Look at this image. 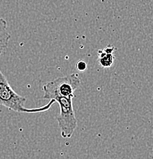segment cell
<instances>
[{
  "mask_svg": "<svg viewBox=\"0 0 153 159\" xmlns=\"http://www.w3.org/2000/svg\"><path fill=\"white\" fill-rule=\"evenodd\" d=\"M26 102L27 98L18 94L12 89L6 76L0 70V105L2 107L19 113L33 114L46 112L56 102L53 99H50V102L44 107L28 109L24 106Z\"/></svg>",
  "mask_w": 153,
  "mask_h": 159,
  "instance_id": "cell-1",
  "label": "cell"
},
{
  "mask_svg": "<svg viewBox=\"0 0 153 159\" xmlns=\"http://www.w3.org/2000/svg\"><path fill=\"white\" fill-rule=\"evenodd\" d=\"M81 86V80L76 74H72L49 81L43 87V99H53L58 97L72 98L75 91Z\"/></svg>",
  "mask_w": 153,
  "mask_h": 159,
  "instance_id": "cell-2",
  "label": "cell"
},
{
  "mask_svg": "<svg viewBox=\"0 0 153 159\" xmlns=\"http://www.w3.org/2000/svg\"><path fill=\"white\" fill-rule=\"evenodd\" d=\"M72 98L58 97L54 99L60 107V113L57 120L60 129L61 136L64 139L71 138L77 128V119L75 117Z\"/></svg>",
  "mask_w": 153,
  "mask_h": 159,
  "instance_id": "cell-3",
  "label": "cell"
},
{
  "mask_svg": "<svg viewBox=\"0 0 153 159\" xmlns=\"http://www.w3.org/2000/svg\"><path fill=\"white\" fill-rule=\"evenodd\" d=\"M116 50L114 46L109 45L106 46L104 49H101L98 52V64L103 68H109L113 65L114 62L115 57L113 52Z\"/></svg>",
  "mask_w": 153,
  "mask_h": 159,
  "instance_id": "cell-4",
  "label": "cell"
},
{
  "mask_svg": "<svg viewBox=\"0 0 153 159\" xmlns=\"http://www.w3.org/2000/svg\"><path fill=\"white\" fill-rule=\"evenodd\" d=\"M7 28V21L2 18H0V55L6 52L11 39V34Z\"/></svg>",
  "mask_w": 153,
  "mask_h": 159,
  "instance_id": "cell-5",
  "label": "cell"
},
{
  "mask_svg": "<svg viewBox=\"0 0 153 159\" xmlns=\"http://www.w3.org/2000/svg\"><path fill=\"white\" fill-rule=\"evenodd\" d=\"M75 67L79 71H85L87 69V64L85 61H79L75 64Z\"/></svg>",
  "mask_w": 153,
  "mask_h": 159,
  "instance_id": "cell-6",
  "label": "cell"
}]
</instances>
